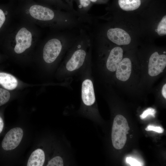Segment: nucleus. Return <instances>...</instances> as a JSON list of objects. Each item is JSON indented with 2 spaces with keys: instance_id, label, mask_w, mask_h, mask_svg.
Masks as SVG:
<instances>
[{
  "instance_id": "obj_1",
  "label": "nucleus",
  "mask_w": 166,
  "mask_h": 166,
  "mask_svg": "<svg viewBox=\"0 0 166 166\" xmlns=\"http://www.w3.org/2000/svg\"><path fill=\"white\" fill-rule=\"evenodd\" d=\"M16 0V15L36 26L60 30L81 27L84 22L71 13L35 0Z\"/></svg>"
},
{
  "instance_id": "obj_2",
  "label": "nucleus",
  "mask_w": 166,
  "mask_h": 166,
  "mask_svg": "<svg viewBox=\"0 0 166 166\" xmlns=\"http://www.w3.org/2000/svg\"><path fill=\"white\" fill-rule=\"evenodd\" d=\"M41 32L37 26L21 19L19 22L11 25L0 38V40L13 45L17 54L23 53L41 39Z\"/></svg>"
},
{
  "instance_id": "obj_3",
  "label": "nucleus",
  "mask_w": 166,
  "mask_h": 166,
  "mask_svg": "<svg viewBox=\"0 0 166 166\" xmlns=\"http://www.w3.org/2000/svg\"><path fill=\"white\" fill-rule=\"evenodd\" d=\"M129 130L126 118L122 115H117L114 120L111 134L112 144L114 148L121 149L123 148Z\"/></svg>"
},
{
  "instance_id": "obj_4",
  "label": "nucleus",
  "mask_w": 166,
  "mask_h": 166,
  "mask_svg": "<svg viewBox=\"0 0 166 166\" xmlns=\"http://www.w3.org/2000/svg\"><path fill=\"white\" fill-rule=\"evenodd\" d=\"M15 14L14 0L7 4H0V38L11 25Z\"/></svg>"
},
{
  "instance_id": "obj_5",
  "label": "nucleus",
  "mask_w": 166,
  "mask_h": 166,
  "mask_svg": "<svg viewBox=\"0 0 166 166\" xmlns=\"http://www.w3.org/2000/svg\"><path fill=\"white\" fill-rule=\"evenodd\" d=\"M23 135L20 128H13L9 131L4 136L2 143V148L5 150H12L19 145Z\"/></svg>"
},
{
  "instance_id": "obj_6",
  "label": "nucleus",
  "mask_w": 166,
  "mask_h": 166,
  "mask_svg": "<svg viewBox=\"0 0 166 166\" xmlns=\"http://www.w3.org/2000/svg\"><path fill=\"white\" fill-rule=\"evenodd\" d=\"M166 65V56L159 55L156 52L151 56L148 65V73L152 77L157 76L163 72Z\"/></svg>"
},
{
  "instance_id": "obj_7",
  "label": "nucleus",
  "mask_w": 166,
  "mask_h": 166,
  "mask_svg": "<svg viewBox=\"0 0 166 166\" xmlns=\"http://www.w3.org/2000/svg\"><path fill=\"white\" fill-rule=\"evenodd\" d=\"M81 97L83 104L86 106H91L95 102L96 99L93 84L89 78L85 79L82 82Z\"/></svg>"
},
{
  "instance_id": "obj_8",
  "label": "nucleus",
  "mask_w": 166,
  "mask_h": 166,
  "mask_svg": "<svg viewBox=\"0 0 166 166\" xmlns=\"http://www.w3.org/2000/svg\"><path fill=\"white\" fill-rule=\"evenodd\" d=\"M107 36L111 41L119 45H128L131 41L129 34L120 28L109 29L107 32Z\"/></svg>"
},
{
  "instance_id": "obj_9",
  "label": "nucleus",
  "mask_w": 166,
  "mask_h": 166,
  "mask_svg": "<svg viewBox=\"0 0 166 166\" xmlns=\"http://www.w3.org/2000/svg\"><path fill=\"white\" fill-rule=\"evenodd\" d=\"M123 50L119 47L113 48L110 51L107 60V69L112 72L115 71L123 59Z\"/></svg>"
},
{
  "instance_id": "obj_10",
  "label": "nucleus",
  "mask_w": 166,
  "mask_h": 166,
  "mask_svg": "<svg viewBox=\"0 0 166 166\" xmlns=\"http://www.w3.org/2000/svg\"><path fill=\"white\" fill-rule=\"evenodd\" d=\"M131 69L130 60L128 58L122 59L116 70L117 78L122 81H127L130 77Z\"/></svg>"
},
{
  "instance_id": "obj_11",
  "label": "nucleus",
  "mask_w": 166,
  "mask_h": 166,
  "mask_svg": "<svg viewBox=\"0 0 166 166\" xmlns=\"http://www.w3.org/2000/svg\"><path fill=\"white\" fill-rule=\"evenodd\" d=\"M0 85L6 89L13 90L17 86L18 81L17 79L12 75L0 72Z\"/></svg>"
},
{
  "instance_id": "obj_12",
  "label": "nucleus",
  "mask_w": 166,
  "mask_h": 166,
  "mask_svg": "<svg viewBox=\"0 0 166 166\" xmlns=\"http://www.w3.org/2000/svg\"><path fill=\"white\" fill-rule=\"evenodd\" d=\"M45 154L41 149L34 151L31 154L28 160L27 166H42L45 161Z\"/></svg>"
},
{
  "instance_id": "obj_13",
  "label": "nucleus",
  "mask_w": 166,
  "mask_h": 166,
  "mask_svg": "<svg viewBox=\"0 0 166 166\" xmlns=\"http://www.w3.org/2000/svg\"><path fill=\"white\" fill-rule=\"evenodd\" d=\"M74 0L76 2L78 7L77 11L91 23V16H89L87 13L91 7L92 3L90 0Z\"/></svg>"
},
{
  "instance_id": "obj_14",
  "label": "nucleus",
  "mask_w": 166,
  "mask_h": 166,
  "mask_svg": "<svg viewBox=\"0 0 166 166\" xmlns=\"http://www.w3.org/2000/svg\"><path fill=\"white\" fill-rule=\"evenodd\" d=\"M118 2L121 8L126 11L135 10L141 4L140 0H118Z\"/></svg>"
},
{
  "instance_id": "obj_15",
  "label": "nucleus",
  "mask_w": 166,
  "mask_h": 166,
  "mask_svg": "<svg viewBox=\"0 0 166 166\" xmlns=\"http://www.w3.org/2000/svg\"><path fill=\"white\" fill-rule=\"evenodd\" d=\"M9 92L2 88H0V106L6 103L10 98Z\"/></svg>"
},
{
  "instance_id": "obj_16",
  "label": "nucleus",
  "mask_w": 166,
  "mask_h": 166,
  "mask_svg": "<svg viewBox=\"0 0 166 166\" xmlns=\"http://www.w3.org/2000/svg\"><path fill=\"white\" fill-rule=\"evenodd\" d=\"M158 34L161 36L166 34V16L163 17L159 23L157 29Z\"/></svg>"
},
{
  "instance_id": "obj_17",
  "label": "nucleus",
  "mask_w": 166,
  "mask_h": 166,
  "mask_svg": "<svg viewBox=\"0 0 166 166\" xmlns=\"http://www.w3.org/2000/svg\"><path fill=\"white\" fill-rule=\"evenodd\" d=\"M56 2L59 9L63 10L66 11L71 13L76 16H78V14L73 11L62 0H55Z\"/></svg>"
},
{
  "instance_id": "obj_18",
  "label": "nucleus",
  "mask_w": 166,
  "mask_h": 166,
  "mask_svg": "<svg viewBox=\"0 0 166 166\" xmlns=\"http://www.w3.org/2000/svg\"><path fill=\"white\" fill-rule=\"evenodd\" d=\"M64 165L63 160L60 156H56L49 160L47 166H63Z\"/></svg>"
},
{
  "instance_id": "obj_19",
  "label": "nucleus",
  "mask_w": 166,
  "mask_h": 166,
  "mask_svg": "<svg viewBox=\"0 0 166 166\" xmlns=\"http://www.w3.org/2000/svg\"><path fill=\"white\" fill-rule=\"evenodd\" d=\"M156 113V111L155 109L149 108L144 110L140 116V119L142 120L145 118L148 115H151L154 117Z\"/></svg>"
},
{
  "instance_id": "obj_20",
  "label": "nucleus",
  "mask_w": 166,
  "mask_h": 166,
  "mask_svg": "<svg viewBox=\"0 0 166 166\" xmlns=\"http://www.w3.org/2000/svg\"><path fill=\"white\" fill-rule=\"evenodd\" d=\"M126 161L127 163L132 166H141V163L136 159L131 157H127Z\"/></svg>"
},
{
  "instance_id": "obj_21",
  "label": "nucleus",
  "mask_w": 166,
  "mask_h": 166,
  "mask_svg": "<svg viewBox=\"0 0 166 166\" xmlns=\"http://www.w3.org/2000/svg\"><path fill=\"white\" fill-rule=\"evenodd\" d=\"M147 131H153L158 133H162L164 131V129L160 126H154L151 125H148L145 129Z\"/></svg>"
},
{
  "instance_id": "obj_22",
  "label": "nucleus",
  "mask_w": 166,
  "mask_h": 166,
  "mask_svg": "<svg viewBox=\"0 0 166 166\" xmlns=\"http://www.w3.org/2000/svg\"><path fill=\"white\" fill-rule=\"evenodd\" d=\"M36 1L51 6H53L56 8L59 9L58 5L55 0H36Z\"/></svg>"
},
{
  "instance_id": "obj_23",
  "label": "nucleus",
  "mask_w": 166,
  "mask_h": 166,
  "mask_svg": "<svg viewBox=\"0 0 166 166\" xmlns=\"http://www.w3.org/2000/svg\"><path fill=\"white\" fill-rule=\"evenodd\" d=\"M65 2H66V4L68 5V6L69 7V8L74 12L77 13L81 16H82L81 14H80L77 11L75 10L73 8V2L74 0H65Z\"/></svg>"
},
{
  "instance_id": "obj_24",
  "label": "nucleus",
  "mask_w": 166,
  "mask_h": 166,
  "mask_svg": "<svg viewBox=\"0 0 166 166\" xmlns=\"http://www.w3.org/2000/svg\"><path fill=\"white\" fill-rule=\"evenodd\" d=\"M166 84H165L163 86L162 90V93L164 97L166 98Z\"/></svg>"
},
{
  "instance_id": "obj_25",
  "label": "nucleus",
  "mask_w": 166,
  "mask_h": 166,
  "mask_svg": "<svg viewBox=\"0 0 166 166\" xmlns=\"http://www.w3.org/2000/svg\"><path fill=\"white\" fill-rule=\"evenodd\" d=\"M4 127V122L2 118L0 117V133L2 131Z\"/></svg>"
},
{
  "instance_id": "obj_26",
  "label": "nucleus",
  "mask_w": 166,
  "mask_h": 166,
  "mask_svg": "<svg viewBox=\"0 0 166 166\" xmlns=\"http://www.w3.org/2000/svg\"><path fill=\"white\" fill-rule=\"evenodd\" d=\"M90 0L92 3H96L98 1V0Z\"/></svg>"
},
{
  "instance_id": "obj_27",
  "label": "nucleus",
  "mask_w": 166,
  "mask_h": 166,
  "mask_svg": "<svg viewBox=\"0 0 166 166\" xmlns=\"http://www.w3.org/2000/svg\"></svg>"
}]
</instances>
